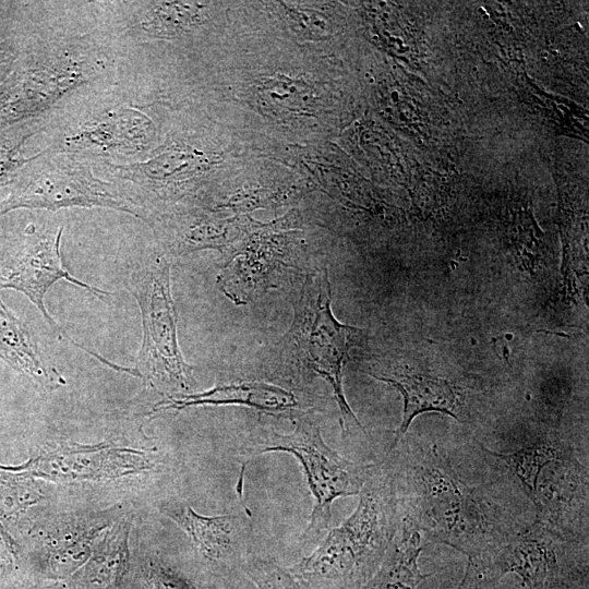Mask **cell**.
<instances>
[{"instance_id":"6da1fadb","label":"cell","mask_w":589,"mask_h":589,"mask_svg":"<svg viewBox=\"0 0 589 589\" xmlns=\"http://www.w3.org/2000/svg\"><path fill=\"white\" fill-rule=\"evenodd\" d=\"M19 58L0 83V130L43 119L51 127L110 94L118 67L96 31H44L21 40Z\"/></svg>"},{"instance_id":"7a4b0ae2","label":"cell","mask_w":589,"mask_h":589,"mask_svg":"<svg viewBox=\"0 0 589 589\" xmlns=\"http://www.w3.org/2000/svg\"><path fill=\"white\" fill-rule=\"evenodd\" d=\"M405 476L410 491L399 497L401 516L425 543L450 546L468 558L494 554L518 530L478 486L469 485L435 445L413 450Z\"/></svg>"},{"instance_id":"3957f363","label":"cell","mask_w":589,"mask_h":589,"mask_svg":"<svg viewBox=\"0 0 589 589\" xmlns=\"http://www.w3.org/2000/svg\"><path fill=\"white\" fill-rule=\"evenodd\" d=\"M352 514L287 569L302 589H363L378 569L400 522L389 461L369 465Z\"/></svg>"},{"instance_id":"277c9868","label":"cell","mask_w":589,"mask_h":589,"mask_svg":"<svg viewBox=\"0 0 589 589\" xmlns=\"http://www.w3.org/2000/svg\"><path fill=\"white\" fill-rule=\"evenodd\" d=\"M330 303L327 269L309 274L293 305L292 323L278 344L304 372L321 376L330 385L341 430L348 432L351 424L363 430L342 387L344 369L361 330L336 320Z\"/></svg>"},{"instance_id":"5b68a950","label":"cell","mask_w":589,"mask_h":589,"mask_svg":"<svg viewBox=\"0 0 589 589\" xmlns=\"http://www.w3.org/2000/svg\"><path fill=\"white\" fill-rule=\"evenodd\" d=\"M125 287L141 313L142 344L135 366L139 377L167 396L187 394L193 366L183 359L178 342L170 264L166 255H152L134 266Z\"/></svg>"},{"instance_id":"8992f818","label":"cell","mask_w":589,"mask_h":589,"mask_svg":"<svg viewBox=\"0 0 589 589\" xmlns=\"http://www.w3.org/2000/svg\"><path fill=\"white\" fill-rule=\"evenodd\" d=\"M92 159L50 153L45 147L22 171L7 197L0 215L28 208L51 212L71 207H104L128 213L148 224V215L113 181L93 170Z\"/></svg>"},{"instance_id":"52a82bcc","label":"cell","mask_w":589,"mask_h":589,"mask_svg":"<svg viewBox=\"0 0 589 589\" xmlns=\"http://www.w3.org/2000/svg\"><path fill=\"white\" fill-rule=\"evenodd\" d=\"M47 151L92 160L130 163L154 149L156 128L134 101L111 100L109 94L55 123ZM53 124V125H55Z\"/></svg>"},{"instance_id":"ba28073f","label":"cell","mask_w":589,"mask_h":589,"mask_svg":"<svg viewBox=\"0 0 589 589\" xmlns=\"http://www.w3.org/2000/svg\"><path fill=\"white\" fill-rule=\"evenodd\" d=\"M271 452L290 454L302 467L314 506L300 542L302 545L315 542L321 531L329 529L333 502L360 493L369 465H358L332 449L318 425L309 418L299 419L296 428L286 434L271 430L255 437L247 448L249 459Z\"/></svg>"},{"instance_id":"9c48e42d","label":"cell","mask_w":589,"mask_h":589,"mask_svg":"<svg viewBox=\"0 0 589 589\" xmlns=\"http://www.w3.org/2000/svg\"><path fill=\"white\" fill-rule=\"evenodd\" d=\"M476 560L500 578L515 574L525 589H588L587 542L569 539L538 519L491 556Z\"/></svg>"},{"instance_id":"30bf717a","label":"cell","mask_w":589,"mask_h":589,"mask_svg":"<svg viewBox=\"0 0 589 589\" xmlns=\"http://www.w3.org/2000/svg\"><path fill=\"white\" fill-rule=\"evenodd\" d=\"M62 230L63 228L59 227L53 233L39 232L34 226H28L19 250L0 267V287L25 294L59 338L83 349L115 370L116 364L74 341L46 309L45 296L60 279H65L100 299L110 294V292L75 278L65 268L60 251Z\"/></svg>"},{"instance_id":"8fae6325","label":"cell","mask_w":589,"mask_h":589,"mask_svg":"<svg viewBox=\"0 0 589 589\" xmlns=\"http://www.w3.org/2000/svg\"><path fill=\"white\" fill-rule=\"evenodd\" d=\"M525 492L538 520L569 539L587 540L588 470L570 450L548 461Z\"/></svg>"},{"instance_id":"7c38bea8","label":"cell","mask_w":589,"mask_h":589,"mask_svg":"<svg viewBox=\"0 0 589 589\" xmlns=\"http://www.w3.org/2000/svg\"><path fill=\"white\" fill-rule=\"evenodd\" d=\"M154 464L142 452L112 444L59 445L38 452L25 465L8 469L59 481L113 479L152 469Z\"/></svg>"},{"instance_id":"4fadbf2b","label":"cell","mask_w":589,"mask_h":589,"mask_svg":"<svg viewBox=\"0 0 589 589\" xmlns=\"http://www.w3.org/2000/svg\"><path fill=\"white\" fill-rule=\"evenodd\" d=\"M294 266L287 261L283 245L271 235H254L223 266L216 284L235 304H248L277 287V275Z\"/></svg>"},{"instance_id":"5bb4252c","label":"cell","mask_w":589,"mask_h":589,"mask_svg":"<svg viewBox=\"0 0 589 589\" xmlns=\"http://www.w3.org/2000/svg\"><path fill=\"white\" fill-rule=\"evenodd\" d=\"M160 512L175 521L208 562L226 568H241L245 551L244 519L239 515L203 516L181 501H168Z\"/></svg>"},{"instance_id":"9a60e30c","label":"cell","mask_w":589,"mask_h":589,"mask_svg":"<svg viewBox=\"0 0 589 589\" xmlns=\"http://www.w3.org/2000/svg\"><path fill=\"white\" fill-rule=\"evenodd\" d=\"M370 375L394 386L402 396V419L394 433L389 452L402 441L413 419L424 412H441L459 420L460 399L449 381L428 373L402 369L371 371Z\"/></svg>"},{"instance_id":"2e32d148","label":"cell","mask_w":589,"mask_h":589,"mask_svg":"<svg viewBox=\"0 0 589 589\" xmlns=\"http://www.w3.org/2000/svg\"><path fill=\"white\" fill-rule=\"evenodd\" d=\"M236 405L264 412H285L299 407L298 397L289 389L261 381L218 383L212 388L192 394L166 396L152 412L182 410L194 406Z\"/></svg>"},{"instance_id":"e0dca14e","label":"cell","mask_w":589,"mask_h":589,"mask_svg":"<svg viewBox=\"0 0 589 589\" xmlns=\"http://www.w3.org/2000/svg\"><path fill=\"white\" fill-rule=\"evenodd\" d=\"M0 359L43 388L53 389L65 384L59 371L44 360L29 328L7 308L1 298Z\"/></svg>"},{"instance_id":"ac0fdd59","label":"cell","mask_w":589,"mask_h":589,"mask_svg":"<svg viewBox=\"0 0 589 589\" xmlns=\"http://www.w3.org/2000/svg\"><path fill=\"white\" fill-rule=\"evenodd\" d=\"M115 519L111 510L63 516L47 528L45 544L50 565L69 573L91 553L94 539Z\"/></svg>"},{"instance_id":"d6986e66","label":"cell","mask_w":589,"mask_h":589,"mask_svg":"<svg viewBox=\"0 0 589 589\" xmlns=\"http://www.w3.org/2000/svg\"><path fill=\"white\" fill-rule=\"evenodd\" d=\"M423 541L418 530L402 516L395 537L374 576L363 589H419L431 574H423L419 556Z\"/></svg>"},{"instance_id":"ffe728a7","label":"cell","mask_w":589,"mask_h":589,"mask_svg":"<svg viewBox=\"0 0 589 589\" xmlns=\"http://www.w3.org/2000/svg\"><path fill=\"white\" fill-rule=\"evenodd\" d=\"M131 518L124 516L103 538L84 570L88 589H119L128 561Z\"/></svg>"},{"instance_id":"44dd1931","label":"cell","mask_w":589,"mask_h":589,"mask_svg":"<svg viewBox=\"0 0 589 589\" xmlns=\"http://www.w3.org/2000/svg\"><path fill=\"white\" fill-rule=\"evenodd\" d=\"M48 127H51L50 121L35 119L0 130V202L10 193L23 169L43 151L26 156L27 142Z\"/></svg>"},{"instance_id":"7402d4cb","label":"cell","mask_w":589,"mask_h":589,"mask_svg":"<svg viewBox=\"0 0 589 589\" xmlns=\"http://www.w3.org/2000/svg\"><path fill=\"white\" fill-rule=\"evenodd\" d=\"M241 570L257 589H302L289 570L272 558L249 556Z\"/></svg>"},{"instance_id":"603a6c76","label":"cell","mask_w":589,"mask_h":589,"mask_svg":"<svg viewBox=\"0 0 589 589\" xmlns=\"http://www.w3.org/2000/svg\"><path fill=\"white\" fill-rule=\"evenodd\" d=\"M146 579L148 589H200L190 578L159 558L148 563Z\"/></svg>"},{"instance_id":"cb8c5ba5","label":"cell","mask_w":589,"mask_h":589,"mask_svg":"<svg viewBox=\"0 0 589 589\" xmlns=\"http://www.w3.org/2000/svg\"><path fill=\"white\" fill-rule=\"evenodd\" d=\"M501 579L484 563L468 558L464 576L455 589H501Z\"/></svg>"},{"instance_id":"d4e9b609","label":"cell","mask_w":589,"mask_h":589,"mask_svg":"<svg viewBox=\"0 0 589 589\" xmlns=\"http://www.w3.org/2000/svg\"><path fill=\"white\" fill-rule=\"evenodd\" d=\"M20 39L8 38L0 40V83L13 69L20 55Z\"/></svg>"}]
</instances>
